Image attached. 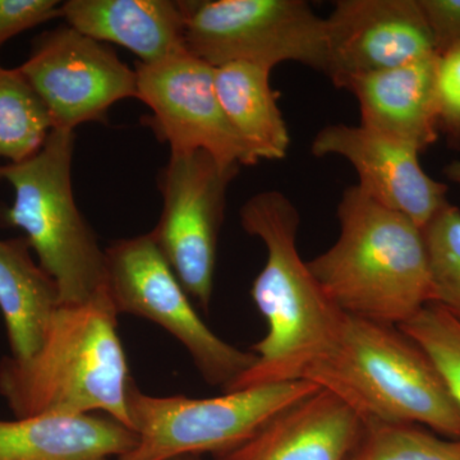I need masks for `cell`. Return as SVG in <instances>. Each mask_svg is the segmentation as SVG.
Instances as JSON below:
<instances>
[{
    "mask_svg": "<svg viewBox=\"0 0 460 460\" xmlns=\"http://www.w3.org/2000/svg\"><path fill=\"white\" fill-rule=\"evenodd\" d=\"M244 232L261 239L266 261L251 296L268 332L251 348L257 361L229 387L304 380L305 372L334 347L345 314L330 302L296 247L299 214L279 190L257 193L241 208Z\"/></svg>",
    "mask_w": 460,
    "mask_h": 460,
    "instance_id": "cell-1",
    "label": "cell"
},
{
    "mask_svg": "<svg viewBox=\"0 0 460 460\" xmlns=\"http://www.w3.org/2000/svg\"><path fill=\"white\" fill-rule=\"evenodd\" d=\"M107 287L81 305H60L40 349L0 361V395L16 419L102 411L131 429L133 380Z\"/></svg>",
    "mask_w": 460,
    "mask_h": 460,
    "instance_id": "cell-2",
    "label": "cell"
},
{
    "mask_svg": "<svg viewBox=\"0 0 460 460\" xmlns=\"http://www.w3.org/2000/svg\"><path fill=\"white\" fill-rule=\"evenodd\" d=\"M338 217L337 242L307 262L338 310L399 326L434 302L422 228L358 186L344 190Z\"/></svg>",
    "mask_w": 460,
    "mask_h": 460,
    "instance_id": "cell-3",
    "label": "cell"
},
{
    "mask_svg": "<svg viewBox=\"0 0 460 460\" xmlns=\"http://www.w3.org/2000/svg\"><path fill=\"white\" fill-rule=\"evenodd\" d=\"M304 380L334 393L363 422L408 423L460 438V408L428 354L398 326L345 314L334 347Z\"/></svg>",
    "mask_w": 460,
    "mask_h": 460,
    "instance_id": "cell-4",
    "label": "cell"
},
{
    "mask_svg": "<svg viewBox=\"0 0 460 460\" xmlns=\"http://www.w3.org/2000/svg\"><path fill=\"white\" fill-rule=\"evenodd\" d=\"M75 132L53 129L39 153L0 165L14 192L0 222L22 229L39 263L56 281L60 304L81 305L105 287V250L75 204L72 187Z\"/></svg>",
    "mask_w": 460,
    "mask_h": 460,
    "instance_id": "cell-5",
    "label": "cell"
},
{
    "mask_svg": "<svg viewBox=\"0 0 460 460\" xmlns=\"http://www.w3.org/2000/svg\"><path fill=\"white\" fill-rule=\"evenodd\" d=\"M319 389L311 381L296 380L199 399L146 394L133 381L128 413L137 443L117 460H172L228 452L275 414Z\"/></svg>",
    "mask_w": 460,
    "mask_h": 460,
    "instance_id": "cell-6",
    "label": "cell"
},
{
    "mask_svg": "<svg viewBox=\"0 0 460 460\" xmlns=\"http://www.w3.org/2000/svg\"><path fill=\"white\" fill-rule=\"evenodd\" d=\"M187 50L211 66L242 62L271 71L296 62L326 75L323 18L304 0L181 2Z\"/></svg>",
    "mask_w": 460,
    "mask_h": 460,
    "instance_id": "cell-7",
    "label": "cell"
},
{
    "mask_svg": "<svg viewBox=\"0 0 460 460\" xmlns=\"http://www.w3.org/2000/svg\"><path fill=\"white\" fill-rule=\"evenodd\" d=\"M105 261V287L117 314L164 329L186 348L208 385L228 392L255 365V353L229 344L206 325L150 233L109 244Z\"/></svg>",
    "mask_w": 460,
    "mask_h": 460,
    "instance_id": "cell-8",
    "label": "cell"
},
{
    "mask_svg": "<svg viewBox=\"0 0 460 460\" xmlns=\"http://www.w3.org/2000/svg\"><path fill=\"white\" fill-rule=\"evenodd\" d=\"M238 169L220 164L205 151L172 153L159 177L163 208L151 237L205 310L213 298L226 190Z\"/></svg>",
    "mask_w": 460,
    "mask_h": 460,
    "instance_id": "cell-9",
    "label": "cell"
},
{
    "mask_svg": "<svg viewBox=\"0 0 460 460\" xmlns=\"http://www.w3.org/2000/svg\"><path fill=\"white\" fill-rule=\"evenodd\" d=\"M18 68L40 96L53 129L102 122L120 100L137 98V75L104 42L69 25L45 31Z\"/></svg>",
    "mask_w": 460,
    "mask_h": 460,
    "instance_id": "cell-10",
    "label": "cell"
},
{
    "mask_svg": "<svg viewBox=\"0 0 460 460\" xmlns=\"http://www.w3.org/2000/svg\"><path fill=\"white\" fill-rule=\"evenodd\" d=\"M135 71L137 99L150 108L151 128L172 153L205 151L238 168L259 163L224 113L214 66L187 51L156 65L137 63Z\"/></svg>",
    "mask_w": 460,
    "mask_h": 460,
    "instance_id": "cell-11",
    "label": "cell"
},
{
    "mask_svg": "<svg viewBox=\"0 0 460 460\" xmlns=\"http://www.w3.org/2000/svg\"><path fill=\"white\" fill-rule=\"evenodd\" d=\"M325 22L326 75L338 89L438 54L419 0H339Z\"/></svg>",
    "mask_w": 460,
    "mask_h": 460,
    "instance_id": "cell-12",
    "label": "cell"
},
{
    "mask_svg": "<svg viewBox=\"0 0 460 460\" xmlns=\"http://www.w3.org/2000/svg\"><path fill=\"white\" fill-rule=\"evenodd\" d=\"M314 156L338 155L350 163L359 187L378 204L405 215L425 229L447 201V187L420 164V151L365 127L330 124L317 133Z\"/></svg>",
    "mask_w": 460,
    "mask_h": 460,
    "instance_id": "cell-13",
    "label": "cell"
},
{
    "mask_svg": "<svg viewBox=\"0 0 460 460\" xmlns=\"http://www.w3.org/2000/svg\"><path fill=\"white\" fill-rule=\"evenodd\" d=\"M363 429L365 422L347 402L321 387L214 460H348Z\"/></svg>",
    "mask_w": 460,
    "mask_h": 460,
    "instance_id": "cell-14",
    "label": "cell"
},
{
    "mask_svg": "<svg viewBox=\"0 0 460 460\" xmlns=\"http://www.w3.org/2000/svg\"><path fill=\"white\" fill-rule=\"evenodd\" d=\"M438 54L356 78L361 126L423 150L438 138L436 69Z\"/></svg>",
    "mask_w": 460,
    "mask_h": 460,
    "instance_id": "cell-15",
    "label": "cell"
},
{
    "mask_svg": "<svg viewBox=\"0 0 460 460\" xmlns=\"http://www.w3.org/2000/svg\"><path fill=\"white\" fill-rule=\"evenodd\" d=\"M62 17L93 40L131 51L142 65L187 53L184 12L172 0H68Z\"/></svg>",
    "mask_w": 460,
    "mask_h": 460,
    "instance_id": "cell-16",
    "label": "cell"
},
{
    "mask_svg": "<svg viewBox=\"0 0 460 460\" xmlns=\"http://www.w3.org/2000/svg\"><path fill=\"white\" fill-rule=\"evenodd\" d=\"M137 436L111 417H27L0 420V460H117Z\"/></svg>",
    "mask_w": 460,
    "mask_h": 460,
    "instance_id": "cell-17",
    "label": "cell"
},
{
    "mask_svg": "<svg viewBox=\"0 0 460 460\" xmlns=\"http://www.w3.org/2000/svg\"><path fill=\"white\" fill-rule=\"evenodd\" d=\"M26 238L0 239V313L11 354L27 359L40 349L60 304L53 278L32 259Z\"/></svg>",
    "mask_w": 460,
    "mask_h": 460,
    "instance_id": "cell-18",
    "label": "cell"
},
{
    "mask_svg": "<svg viewBox=\"0 0 460 460\" xmlns=\"http://www.w3.org/2000/svg\"><path fill=\"white\" fill-rule=\"evenodd\" d=\"M270 72L242 62L214 68L215 91L224 113L259 162L284 159L290 145Z\"/></svg>",
    "mask_w": 460,
    "mask_h": 460,
    "instance_id": "cell-19",
    "label": "cell"
},
{
    "mask_svg": "<svg viewBox=\"0 0 460 460\" xmlns=\"http://www.w3.org/2000/svg\"><path fill=\"white\" fill-rule=\"evenodd\" d=\"M53 122L44 102L21 69L0 65V157L9 164L40 151Z\"/></svg>",
    "mask_w": 460,
    "mask_h": 460,
    "instance_id": "cell-20",
    "label": "cell"
},
{
    "mask_svg": "<svg viewBox=\"0 0 460 460\" xmlns=\"http://www.w3.org/2000/svg\"><path fill=\"white\" fill-rule=\"evenodd\" d=\"M348 460H460V438L408 423L365 422Z\"/></svg>",
    "mask_w": 460,
    "mask_h": 460,
    "instance_id": "cell-21",
    "label": "cell"
},
{
    "mask_svg": "<svg viewBox=\"0 0 460 460\" xmlns=\"http://www.w3.org/2000/svg\"><path fill=\"white\" fill-rule=\"evenodd\" d=\"M434 302L460 323V210L445 206L423 229Z\"/></svg>",
    "mask_w": 460,
    "mask_h": 460,
    "instance_id": "cell-22",
    "label": "cell"
},
{
    "mask_svg": "<svg viewBox=\"0 0 460 460\" xmlns=\"http://www.w3.org/2000/svg\"><path fill=\"white\" fill-rule=\"evenodd\" d=\"M428 354L460 408V323L443 307L429 304L398 326Z\"/></svg>",
    "mask_w": 460,
    "mask_h": 460,
    "instance_id": "cell-23",
    "label": "cell"
},
{
    "mask_svg": "<svg viewBox=\"0 0 460 460\" xmlns=\"http://www.w3.org/2000/svg\"><path fill=\"white\" fill-rule=\"evenodd\" d=\"M438 123L460 144V42L438 54L436 69Z\"/></svg>",
    "mask_w": 460,
    "mask_h": 460,
    "instance_id": "cell-24",
    "label": "cell"
},
{
    "mask_svg": "<svg viewBox=\"0 0 460 460\" xmlns=\"http://www.w3.org/2000/svg\"><path fill=\"white\" fill-rule=\"evenodd\" d=\"M62 17L58 0H0V48L14 36Z\"/></svg>",
    "mask_w": 460,
    "mask_h": 460,
    "instance_id": "cell-25",
    "label": "cell"
},
{
    "mask_svg": "<svg viewBox=\"0 0 460 460\" xmlns=\"http://www.w3.org/2000/svg\"><path fill=\"white\" fill-rule=\"evenodd\" d=\"M425 14L436 51L443 53L460 42V0H419Z\"/></svg>",
    "mask_w": 460,
    "mask_h": 460,
    "instance_id": "cell-26",
    "label": "cell"
},
{
    "mask_svg": "<svg viewBox=\"0 0 460 460\" xmlns=\"http://www.w3.org/2000/svg\"><path fill=\"white\" fill-rule=\"evenodd\" d=\"M445 174L454 183L460 184V162H454L445 168Z\"/></svg>",
    "mask_w": 460,
    "mask_h": 460,
    "instance_id": "cell-27",
    "label": "cell"
},
{
    "mask_svg": "<svg viewBox=\"0 0 460 460\" xmlns=\"http://www.w3.org/2000/svg\"><path fill=\"white\" fill-rule=\"evenodd\" d=\"M172 460H204V459H201V458H199V456H181V458H175Z\"/></svg>",
    "mask_w": 460,
    "mask_h": 460,
    "instance_id": "cell-28",
    "label": "cell"
}]
</instances>
